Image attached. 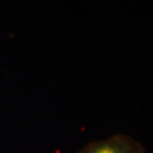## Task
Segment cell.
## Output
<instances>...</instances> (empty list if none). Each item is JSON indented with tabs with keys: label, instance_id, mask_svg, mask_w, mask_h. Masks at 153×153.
Returning a JSON list of instances; mask_svg holds the SVG:
<instances>
[{
	"label": "cell",
	"instance_id": "1",
	"mask_svg": "<svg viewBox=\"0 0 153 153\" xmlns=\"http://www.w3.org/2000/svg\"><path fill=\"white\" fill-rule=\"evenodd\" d=\"M144 146L131 136L116 134L103 140L93 141L77 153H145Z\"/></svg>",
	"mask_w": 153,
	"mask_h": 153
}]
</instances>
